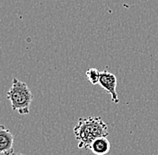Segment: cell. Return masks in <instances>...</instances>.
<instances>
[{
  "mask_svg": "<svg viewBox=\"0 0 158 155\" xmlns=\"http://www.w3.org/2000/svg\"><path fill=\"white\" fill-rule=\"evenodd\" d=\"M73 131L79 149H87L94 140L109 136L108 126L100 116L79 118Z\"/></svg>",
  "mask_w": 158,
  "mask_h": 155,
  "instance_id": "1",
  "label": "cell"
},
{
  "mask_svg": "<svg viewBox=\"0 0 158 155\" xmlns=\"http://www.w3.org/2000/svg\"><path fill=\"white\" fill-rule=\"evenodd\" d=\"M87 149L90 150L94 154L105 155L110 152V144L107 137H99L89 145Z\"/></svg>",
  "mask_w": 158,
  "mask_h": 155,
  "instance_id": "5",
  "label": "cell"
},
{
  "mask_svg": "<svg viewBox=\"0 0 158 155\" xmlns=\"http://www.w3.org/2000/svg\"><path fill=\"white\" fill-rule=\"evenodd\" d=\"M100 75H101V72L98 71L96 68H90L85 73V75L88 79V81L93 85L99 84Z\"/></svg>",
  "mask_w": 158,
  "mask_h": 155,
  "instance_id": "6",
  "label": "cell"
},
{
  "mask_svg": "<svg viewBox=\"0 0 158 155\" xmlns=\"http://www.w3.org/2000/svg\"><path fill=\"white\" fill-rule=\"evenodd\" d=\"M99 85L108 94L110 95L111 100L118 104L119 102L118 93L116 91L117 87V77L114 74L109 72L107 70H103L101 72Z\"/></svg>",
  "mask_w": 158,
  "mask_h": 155,
  "instance_id": "3",
  "label": "cell"
},
{
  "mask_svg": "<svg viewBox=\"0 0 158 155\" xmlns=\"http://www.w3.org/2000/svg\"><path fill=\"white\" fill-rule=\"evenodd\" d=\"M12 155H25V154H23V153H13Z\"/></svg>",
  "mask_w": 158,
  "mask_h": 155,
  "instance_id": "7",
  "label": "cell"
},
{
  "mask_svg": "<svg viewBox=\"0 0 158 155\" xmlns=\"http://www.w3.org/2000/svg\"><path fill=\"white\" fill-rule=\"evenodd\" d=\"M14 153V136L9 129L0 125V154L12 155Z\"/></svg>",
  "mask_w": 158,
  "mask_h": 155,
  "instance_id": "4",
  "label": "cell"
},
{
  "mask_svg": "<svg viewBox=\"0 0 158 155\" xmlns=\"http://www.w3.org/2000/svg\"><path fill=\"white\" fill-rule=\"evenodd\" d=\"M6 98L10 100L14 111H17L20 115L29 114L33 96L26 83L13 78L12 86L6 93Z\"/></svg>",
  "mask_w": 158,
  "mask_h": 155,
  "instance_id": "2",
  "label": "cell"
}]
</instances>
